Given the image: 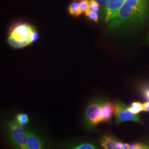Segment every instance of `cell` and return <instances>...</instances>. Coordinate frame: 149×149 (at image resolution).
I'll list each match as a JSON object with an SVG mask.
<instances>
[{"label":"cell","mask_w":149,"mask_h":149,"mask_svg":"<svg viewBox=\"0 0 149 149\" xmlns=\"http://www.w3.org/2000/svg\"><path fill=\"white\" fill-rule=\"evenodd\" d=\"M148 16L147 0H125L117 15L109 22V28L114 29L124 25L140 24Z\"/></svg>","instance_id":"1"},{"label":"cell","mask_w":149,"mask_h":149,"mask_svg":"<svg viewBox=\"0 0 149 149\" xmlns=\"http://www.w3.org/2000/svg\"><path fill=\"white\" fill-rule=\"evenodd\" d=\"M6 129L7 137L15 149H29L26 129L16 120L8 121Z\"/></svg>","instance_id":"2"},{"label":"cell","mask_w":149,"mask_h":149,"mask_svg":"<svg viewBox=\"0 0 149 149\" xmlns=\"http://www.w3.org/2000/svg\"><path fill=\"white\" fill-rule=\"evenodd\" d=\"M104 101L95 99L91 102L86 108L84 123L87 129H93L103 123L102 107Z\"/></svg>","instance_id":"3"},{"label":"cell","mask_w":149,"mask_h":149,"mask_svg":"<svg viewBox=\"0 0 149 149\" xmlns=\"http://www.w3.org/2000/svg\"><path fill=\"white\" fill-rule=\"evenodd\" d=\"M115 106L116 123L119 124L126 122H135L141 123V119L138 114H134L128 108V107L120 101H116Z\"/></svg>","instance_id":"4"},{"label":"cell","mask_w":149,"mask_h":149,"mask_svg":"<svg viewBox=\"0 0 149 149\" xmlns=\"http://www.w3.org/2000/svg\"><path fill=\"white\" fill-rule=\"evenodd\" d=\"M33 27L27 23L18 22L13 24L10 30V36L17 40L28 39Z\"/></svg>","instance_id":"5"},{"label":"cell","mask_w":149,"mask_h":149,"mask_svg":"<svg viewBox=\"0 0 149 149\" xmlns=\"http://www.w3.org/2000/svg\"><path fill=\"white\" fill-rule=\"evenodd\" d=\"M125 0H107L106 4V22H109L117 15Z\"/></svg>","instance_id":"6"},{"label":"cell","mask_w":149,"mask_h":149,"mask_svg":"<svg viewBox=\"0 0 149 149\" xmlns=\"http://www.w3.org/2000/svg\"><path fill=\"white\" fill-rule=\"evenodd\" d=\"M29 149H45L44 144L40 136L30 128H26Z\"/></svg>","instance_id":"7"},{"label":"cell","mask_w":149,"mask_h":149,"mask_svg":"<svg viewBox=\"0 0 149 149\" xmlns=\"http://www.w3.org/2000/svg\"><path fill=\"white\" fill-rule=\"evenodd\" d=\"M100 144L103 149H122L120 142L114 136L104 134L99 139Z\"/></svg>","instance_id":"8"},{"label":"cell","mask_w":149,"mask_h":149,"mask_svg":"<svg viewBox=\"0 0 149 149\" xmlns=\"http://www.w3.org/2000/svg\"><path fill=\"white\" fill-rule=\"evenodd\" d=\"M102 120L103 123L109 122L115 114V106L110 101H104L102 107Z\"/></svg>","instance_id":"9"},{"label":"cell","mask_w":149,"mask_h":149,"mask_svg":"<svg viewBox=\"0 0 149 149\" xmlns=\"http://www.w3.org/2000/svg\"><path fill=\"white\" fill-rule=\"evenodd\" d=\"M7 41L11 47L15 49L23 48L28 45H31L29 39H25L23 40H17L10 36H9V37L8 38Z\"/></svg>","instance_id":"10"},{"label":"cell","mask_w":149,"mask_h":149,"mask_svg":"<svg viewBox=\"0 0 149 149\" xmlns=\"http://www.w3.org/2000/svg\"><path fill=\"white\" fill-rule=\"evenodd\" d=\"M68 149H100L95 144L88 141L81 142L71 145Z\"/></svg>","instance_id":"11"},{"label":"cell","mask_w":149,"mask_h":149,"mask_svg":"<svg viewBox=\"0 0 149 149\" xmlns=\"http://www.w3.org/2000/svg\"><path fill=\"white\" fill-rule=\"evenodd\" d=\"M130 111L132 112L134 114H138L140 112L144 111V106L143 104L139 102H132L130 106L128 107Z\"/></svg>","instance_id":"12"},{"label":"cell","mask_w":149,"mask_h":149,"mask_svg":"<svg viewBox=\"0 0 149 149\" xmlns=\"http://www.w3.org/2000/svg\"><path fill=\"white\" fill-rule=\"evenodd\" d=\"M69 12L72 16H79L82 13L80 11L79 3L74 1L71 3L69 7Z\"/></svg>","instance_id":"13"},{"label":"cell","mask_w":149,"mask_h":149,"mask_svg":"<svg viewBox=\"0 0 149 149\" xmlns=\"http://www.w3.org/2000/svg\"><path fill=\"white\" fill-rule=\"evenodd\" d=\"M16 122L24 127L29 122L28 116L26 113H19L16 116Z\"/></svg>","instance_id":"14"},{"label":"cell","mask_w":149,"mask_h":149,"mask_svg":"<svg viewBox=\"0 0 149 149\" xmlns=\"http://www.w3.org/2000/svg\"><path fill=\"white\" fill-rule=\"evenodd\" d=\"M140 91L144 99L147 101H149V82L144 84L141 87Z\"/></svg>","instance_id":"15"},{"label":"cell","mask_w":149,"mask_h":149,"mask_svg":"<svg viewBox=\"0 0 149 149\" xmlns=\"http://www.w3.org/2000/svg\"><path fill=\"white\" fill-rule=\"evenodd\" d=\"M79 6L81 13H86L90 10V2L88 0H82L79 3Z\"/></svg>","instance_id":"16"},{"label":"cell","mask_w":149,"mask_h":149,"mask_svg":"<svg viewBox=\"0 0 149 149\" xmlns=\"http://www.w3.org/2000/svg\"><path fill=\"white\" fill-rule=\"evenodd\" d=\"M86 16H87L89 19L93 21L97 22L98 20V15L97 12L95 11L88 10L85 13Z\"/></svg>","instance_id":"17"},{"label":"cell","mask_w":149,"mask_h":149,"mask_svg":"<svg viewBox=\"0 0 149 149\" xmlns=\"http://www.w3.org/2000/svg\"><path fill=\"white\" fill-rule=\"evenodd\" d=\"M145 144L141 143H133L131 144H127L126 149H142L144 148Z\"/></svg>","instance_id":"18"},{"label":"cell","mask_w":149,"mask_h":149,"mask_svg":"<svg viewBox=\"0 0 149 149\" xmlns=\"http://www.w3.org/2000/svg\"><path fill=\"white\" fill-rule=\"evenodd\" d=\"M39 38V34L37 32V31L33 28V29L32 30V32L31 33L29 37V40L31 42V44H32L33 43H35L37 42Z\"/></svg>","instance_id":"19"},{"label":"cell","mask_w":149,"mask_h":149,"mask_svg":"<svg viewBox=\"0 0 149 149\" xmlns=\"http://www.w3.org/2000/svg\"><path fill=\"white\" fill-rule=\"evenodd\" d=\"M100 5L95 0H90V10L98 12L100 10Z\"/></svg>","instance_id":"20"},{"label":"cell","mask_w":149,"mask_h":149,"mask_svg":"<svg viewBox=\"0 0 149 149\" xmlns=\"http://www.w3.org/2000/svg\"><path fill=\"white\" fill-rule=\"evenodd\" d=\"M144 106V111L149 112V101L145 102L143 103Z\"/></svg>","instance_id":"21"},{"label":"cell","mask_w":149,"mask_h":149,"mask_svg":"<svg viewBox=\"0 0 149 149\" xmlns=\"http://www.w3.org/2000/svg\"><path fill=\"white\" fill-rule=\"evenodd\" d=\"M95 1L100 5V6H101V7L106 6L107 0H95Z\"/></svg>","instance_id":"22"},{"label":"cell","mask_w":149,"mask_h":149,"mask_svg":"<svg viewBox=\"0 0 149 149\" xmlns=\"http://www.w3.org/2000/svg\"><path fill=\"white\" fill-rule=\"evenodd\" d=\"M142 149H149V145H145L144 148Z\"/></svg>","instance_id":"23"},{"label":"cell","mask_w":149,"mask_h":149,"mask_svg":"<svg viewBox=\"0 0 149 149\" xmlns=\"http://www.w3.org/2000/svg\"><path fill=\"white\" fill-rule=\"evenodd\" d=\"M147 41H148V42L149 43V35H148V38H147Z\"/></svg>","instance_id":"24"}]
</instances>
